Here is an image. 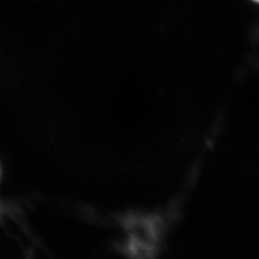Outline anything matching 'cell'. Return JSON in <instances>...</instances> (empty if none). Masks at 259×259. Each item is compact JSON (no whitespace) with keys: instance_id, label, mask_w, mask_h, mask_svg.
<instances>
[{"instance_id":"cell-1","label":"cell","mask_w":259,"mask_h":259,"mask_svg":"<svg viewBox=\"0 0 259 259\" xmlns=\"http://www.w3.org/2000/svg\"><path fill=\"white\" fill-rule=\"evenodd\" d=\"M255 2H258V3H259V0H255Z\"/></svg>"}]
</instances>
